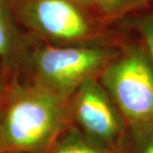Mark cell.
I'll return each instance as SVG.
<instances>
[{
	"label": "cell",
	"mask_w": 153,
	"mask_h": 153,
	"mask_svg": "<svg viewBox=\"0 0 153 153\" xmlns=\"http://www.w3.org/2000/svg\"><path fill=\"white\" fill-rule=\"evenodd\" d=\"M2 91H3V81H2L1 74H0V94H2Z\"/></svg>",
	"instance_id": "12"
},
{
	"label": "cell",
	"mask_w": 153,
	"mask_h": 153,
	"mask_svg": "<svg viewBox=\"0 0 153 153\" xmlns=\"http://www.w3.org/2000/svg\"><path fill=\"white\" fill-rule=\"evenodd\" d=\"M69 100L36 85L14 94L0 126L2 144L36 151L56 140L68 126Z\"/></svg>",
	"instance_id": "1"
},
{
	"label": "cell",
	"mask_w": 153,
	"mask_h": 153,
	"mask_svg": "<svg viewBox=\"0 0 153 153\" xmlns=\"http://www.w3.org/2000/svg\"><path fill=\"white\" fill-rule=\"evenodd\" d=\"M70 118L88 138L118 153H126L127 124L97 79L82 84L69 100Z\"/></svg>",
	"instance_id": "4"
},
{
	"label": "cell",
	"mask_w": 153,
	"mask_h": 153,
	"mask_svg": "<svg viewBox=\"0 0 153 153\" xmlns=\"http://www.w3.org/2000/svg\"><path fill=\"white\" fill-rule=\"evenodd\" d=\"M119 49L108 46H47L36 52L38 85L70 100L85 82L97 79Z\"/></svg>",
	"instance_id": "3"
},
{
	"label": "cell",
	"mask_w": 153,
	"mask_h": 153,
	"mask_svg": "<svg viewBox=\"0 0 153 153\" xmlns=\"http://www.w3.org/2000/svg\"><path fill=\"white\" fill-rule=\"evenodd\" d=\"M24 18L46 37L62 42L90 38V22L72 0H32L25 6Z\"/></svg>",
	"instance_id": "5"
},
{
	"label": "cell",
	"mask_w": 153,
	"mask_h": 153,
	"mask_svg": "<svg viewBox=\"0 0 153 153\" xmlns=\"http://www.w3.org/2000/svg\"><path fill=\"white\" fill-rule=\"evenodd\" d=\"M17 47V35L7 12L0 4V57L6 62L11 60Z\"/></svg>",
	"instance_id": "8"
},
{
	"label": "cell",
	"mask_w": 153,
	"mask_h": 153,
	"mask_svg": "<svg viewBox=\"0 0 153 153\" xmlns=\"http://www.w3.org/2000/svg\"><path fill=\"white\" fill-rule=\"evenodd\" d=\"M97 79L128 128L153 125V65L142 43L119 49Z\"/></svg>",
	"instance_id": "2"
},
{
	"label": "cell",
	"mask_w": 153,
	"mask_h": 153,
	"mask_svg": "<svg viewBox=\"0 0 153 153\" xmlns=\"http://www.w3.org/2000/svg\"><path fill=\"white\" fill-rule=\"evenodd\" d=\"M72 1H74L76 4H84V5L91 4V0H72Z\"/></svg>",
	"instance_id": "11"
},
{
	"label": "cell",
	"mask_w": 153,
	"mask_h": 153,
	"mask_svg": "<svg viewBox=\"0 0 153 153\" xmlns=\"http://www.w3.org/2000/svg\"><path fill=\"white\" fill-rule=\"evenodd\" d=\"M150 0H91V4L106 17H121L148 6Z\"/></svg>",
	"instance_id": "7"
},
{
	"label": "cell",
	"mask_w": 153,
	"mask_h": 153,
	"mask_svg": "<svg viewBox=\"0 0 153 153\" xmlns=\"http://www.w3.org/2000/svg\"><path fill=\"white\" fill-rule=\"evenodd\" d=\"M137 29L142 38V44L150 57L153 65V12L137 21Z\"/></svg>",
	"instance_id": "10"
},
{
	"label": "cell",
	"mask_w": 153,
	"mask_h": 153,
	"mask_svg": "<svg viewBox=\"0 0 153 153\" xmlns=\"http://www.w3.org/2000/svg\"><path fill=\"white\" fill-rule=\"evenodd\" d=\"M126 153H153V125L128 128Z\"/></svg>",
	"instance_id": "9"
},
{
	"label": "cell",
	"mask_w": 153,
	"mask_h": 153,
	"mask_svg": "<svg viewBox=\"0 0 153 153\" xmlns=\"http://www.w3.org/2000/svg\"><path fill=\"white\" fill-rule=\"evenodd\" d=\"M51 153H118L94 141L75 125H68L54 141Z\"/></svg>",
	"instance_id": "6"
}]
</instances>
